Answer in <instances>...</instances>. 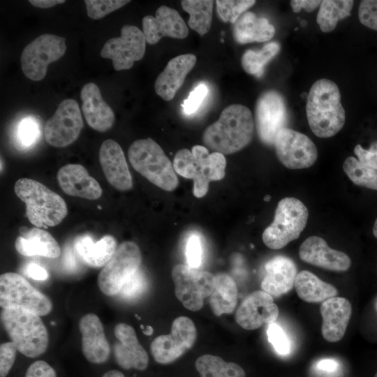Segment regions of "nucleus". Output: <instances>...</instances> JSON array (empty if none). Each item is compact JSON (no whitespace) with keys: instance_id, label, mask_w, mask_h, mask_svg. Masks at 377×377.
<instances>
[{"instance_id":"a878e982","label":"nucleus","mask_w":377,"mask_h":377,"mask_svg":"<svg viewBox=\"0 0 377 377\" xmlns=\"http://www.w3.org/2000/svg\"><path fill=\"white\" fill-rule=\"evenodd\" d=\"M195 63L196 57L193 54H180L171 59L156 79V94L166 101L173 99Z\"/></svg>"},{"instance_id":"412c9836","label":"nucleus","mask_w":377,"mask_h":377,"mask_svg":"<svg viewBox=\"0 0 377 377\" xmlns=\"http://www.w3.org/2000/svg\"><path fill=\"white\" fill-rule=\"evenodd\" d=\"M98 158L103 174L111 186L122 191L132 188V177L124 153L116 141L112 139L103 141Z\"/></svg>"},{"instance_id":"423d86ee","label":"nucleus","mask_w":377,"mask_h":377,"mask_svg":"<svg viewBox=\"0 0 377 377\" xmlns=\"http://www.w3.org/2000/svg\"><path fill=\"white\" fill-rule=\"evenodd\" d=\"M309 212L295 198H284L276 207L273 222L263 232L264 244L271 249H280L297 239L306 227Z\"/></svg>"},{"instance_id":"c85d7f7f","label":"nucleus","mask_w":377,"mask_h":377,"mask_svg":"<svg viewBox=\"0 0 377 377\" xmlns=\"http://www.w3.org/2000/svg\"><path fill=\"white\" fill-rule=\"evenodd\" d=\"M274 34L275 28L267 19L251 11L244 13L232 27L233 38L239 44L269 41Z\"/></svg>"},{"instance_id":"c9c22d12","label":"nucleus","mask_w":377,"mask_h":377,"mask_svg":"<svg viewBox=\"0 0 377 377\" xmlns=\"http://www.w3.org/2000/svg\"><path fill=\"white\" fill-rule=\"evenodd\" d=\"M279 50L280 45L277 42L266 43L260 50H246L242 56V66L248 74L261 77L265 66L276 56Z\"/></svg>"},{"instance_id":"37998d69","label":"nucleus","mask_w":377,"mask_h":377,"mask_svg":"<svg viewBox=\"0 0 377 377\" xmlns=\"http://www.w3.org/2000/svg\"><path fill=\"white\" fill-rule=\"evenodd\" d=\"M360 22L365 27L377 31V0H364L358 10Z\"/></svg>"},{"instance_id":"864d4df0","label":"nucleus","mask_w":377,"mask_h":377,"mask_svg":"<svg viewBox=\"0 0 377 377\" xmlns=\"http://www.w3.org/2000/svg\"><path fill=\"white\" fill-rule=\"evenodd\" d=\"M64 0H30L29 2L35 7L40 8H52L56 5L65 3Z\"/></svg>"},{"instance_id":"f03ea898","label":"nucleus","mask_w":377,"mask_h":377,"mask_svg":"<svg viewBox=\"0 0 377 377\" xmlns=\"http://www.w3.org/2000/svg\"><path fill=\"white\" fill-rule=\"evenodd\" d=\"M306 113L309 127L319 138H330L343 128L346 113L335 82L327 79L316 81L307 96Z\"/></svg>"},{"instance_id":"dca6fc26","label":"nucleus","mask_w":377,"mask_h":377,"mask_svg":"<svg viewBox=\"0 0 377 377\" xmlns=\"http://www.w3.org/2000/svg\"><path fill=\"white\" fill-rule=\"evenodd\" d=\"M274 146L278 159L289 169L309 168L318 157L317 148L312 140L288 127L277 133Z\"/></svg>"},{"instance_id":"f704fd0d","label":"nucleus","mask_w":377,"mask_h":377,"mask_svg":"<svg viewBox=\"0 0 377 377\" xmlns=\"http://www.w3.org/2000/svg\"><path fill=\"white\" fill-rule=\"evenodd\" d=\"M181 5L189 14L188 27L200 36L206 34L211 28L214 1L183 0Z\"/></svg>"},{"instance_id":"cd10ccee","label":"nucleus","mask_w":377,"mask_h":377,"mask_svg":"<svg viewBox=\"0 0 377 377\" xmlns=\"http://www.w3.org/2000/svg\"><path fill=\"white\" fill-rule=\"evenodd\" d=\"M16 251L24 256H39L56 258L61 254L60 246L52 235L39 228L34 227L17 237Z\"/></svg>"},{"instance_id":"f3484780","label":"nucleus","mask_w":377,"mask_h":377,"mask_svg":"<svg viewBox=\"0 0 377 377\" xmlns=\"http://www.w3.org/2000/svg\"><path fill=\"white\" fill-rule=\"evenodd\" d=\"M279 313L273 297L263 290H256L249 294L239 304L235 320L243 329L253 330L263 324L274 323Z\"/></svg>"},{"instance_id":"9b49d317","label":"nucleus","mask_w":377,"mask_h":377,"mask_svg":"<svg viewBox=\"0 0 377 377\" xmlns=\"http://www.w3.org/2000/svg\"><path fill=\"white\" fill-rule=\"evenodd\" d=\"M197 330L193 320L186 316L176 318L169 334L156 337L150 344L155 361L161 364L173 362L195 343Z\"/></svg>"},{"instance_id":"20e7f679","label":"nucleus","mask_w":377,"mask_h":377,"mask_svg":"<svg viewBox=\"0 0 377 377\" xmlns=\"http://www.w3.org/2000/svg\"><path fill=\"white\" fill-rule=\"evenodd\" d=\"M1 320L17 351L29 357L45 352L48 333L39 316L21 308L3 309Z\"/></svg>"},{"instance_id":"473e14b6","label":"nucleus","mask_w":377,"mask_h":377,"mask_svg":"<svg viewBox=\"0 0 377 377\" xmlns=\"http://www.w3.org/2000/svg\"><path fill=\"white\" fill-rule=\"evenodd\" d=\"M354 1L351 0H324L316 17L320 29L325 33L333 31L339 20L349 17Z\"/></svg>"},{"instance_id":"bb28decb","label":"nucleus","mask_w":377,"mask_h":377,"mask_svg":"<svg viewBox=\"0 0 377 377\" xmlns=\"http://www.w3.org/2000/svg\"><path fill=\"white\" fill-rule=\"evenodd\" d=\"M265 276L260 284L262 290L277 297L292 290L297 272L291 258L275 256L265 263Z\"/></svg>"},{"instance_id":"b1692460","label":"nucleus","mask_w":377,"mask_h":377,"mask_svg":"<svg viewBox=\"0 0 377 377\" xmlns=\"http://www.w3.org/2000/svg\"><path fill=\"white\" fill-rule=\"evenodd\" d=\"M320 312L323 323L322 336L328 342H337L344 336L352 314V306L346 298L333 297L322 302Z\"/></svg>"},{"instance_id":"4468645a","label":"nucleus","mask_w":377,"mask_h":377,"mask_svg":"<svg viewBox=\"0 0 377 377\" xmlns=\"http://www.w3.org/2000/svg\"><path fill=\"white\" fill-rule=\"evenodd\" d=\"M146 43L142 31L134 25L125 24L121 29L119 37L105 42L100 55L110 59L115 71L128 70L133 67L135 61L142 59Z\"/></svg>"},{"instance_id":"7ed1b4c3","label":"nucleus","mask_w":377,"mask_h":377,"mask_svg":"<svg viewBox=\"0 0 377 377\" xmlns=\"http://www.w3.org/2000/svg\"><path fill=\"white\" fill-rule=\"evenodd\" d=\"M14 191L26 205V215L29 222L37 228L57 226L68 214L64 200L38 181L19 179Z\"/></svg>"},{"instance_id":"a18cd8bd","label":"nucleus","mask_w":377,"mask_h":377,"mask_svg":"<svg viewBox=\"0 0 377 377\" xmlns=\"http://www.w3.org/2000/svg\"><path fill=\"white\" fill-rule=\"evenodd\" d=\"M186 257L187 265L193 268H199L202 259V247L201 239L196 234L188 237L186 246Z\"/></svg>"},{"instance_id":"2f4dec72","label":"nucleus","mask_w":377,"mask_h":377,"mask_svg":"<svg viewBox=\"0 0 377 377\" xmlns=\"http://www.w3.org/2000/svg\"><path fill=\"white\" fill-rule=\"evenodd\" d=\"M237 287L228 274L219 273L215 276L214 290L209 296V304L215 316L230 314L237 304Z\"/></svg>"},{"instance_id":"3c124183","label":"nucleus","mask_w":377,"mask_h":377,"mask_svg":"<svg viewBox=\"0 0 377 377\" xmlns=\"http://www.w3.org/2000/svg\"><path fill=\"white\" fill-rule=\"evenodd\" d=\"M25 274L34 280L45 281L48 278L47 270L38 264L29 263L24 269Z\"/></svg>"},{"instance_id":"a19ab883","label":"nucleus","mask_w":377,"mask_h":377,"mask_svg":"<svg viewBox=\"0 0 377 377\" xmlns=\"http://www.w3.org/2000/svg\"><path fill=\"white\" fill-rule=\"evenodd\" d=\"M146 286L145 276L139 269L123 283L119 294L124 299H135L144 292Z\"/></svg>"},{"instance_id":"13d9d810","label":"nucleus","mask_w":377,"mask_h":377,"mask_svg":"<svg viewBox=\"0 0 377 377\" xmlns=\"http://www.w3.org/2000/svg\"><path fill=\"white\" fill-rule=\"evenodd\" d=\"M373 234L374 237L377 239V218L374 222V227H373Z\"/></svg>"},{"instance_id":"de8ad7c7","label":"nucleus","mask_w":377,"mask_h":377,"mask_svg":"<svg viewBox=\"0 0 377 377\" xmlns=\"http://www.w3.org/2000/svg\"><path fill=\"white\" fill-rule=\"evenodd\" d=\"M354 153L362 164L377 170V141L373 142L368 149L359 144L357 145L354 148Z\"/></svg>"},{"instance_id":"5fc2aeb1","label":"nucleus","mask_w":377,"mask_h":377,"mask_svg":"<svg viewBox=\"0 0 377 377\" xmlns=\"http://www.w3.org/2000/svg\"><path fill=\"white\" fill-rule=\"evenodd\" d=\"M64 265L68 270H74L76 267V260L73 251L70 249H66L64 258Z\"/></svg>"},{"instance_id":"bf43d9fd","label":"nucleus","mask_w":377,"mask_h":377,"mask_svg":"<svg viewBox=\"0 0 377 377\" xmlns=\"http://www.w3.org/2000/svg\"><path fill=\"white\" fill-rule=\"evenodd\" d=\"M374 377H377V372L376 373Z\"/></svg>"},{"instance_id":"39448f33","label":"nucleus","mask_w":377,"mask_h":377,"mask_svg":"<svg viewBox=\"0 0 377 377\" xmlns=\"http://www.w3.org/2000/svg\"><path fill=\"white\" fill-rule=\"evenodd\" d=\"M128 158L134 170L156 186L166 191L177 187L173 164L151 138L134 141L128 148Z\"/></svg>"},{"instance_id":"603ef678","label":"nucleus","mask_w":377,"mask_h":377,"mask_svg":"<svg viewBox=\"0 0 377 377\" xmlns=\"http://www.w3.org/2000/svg\"><path fill=\"white\" fill-rule=\"evenodd\" d=\"M321 1L318 0H292L290 5L294 13H299L302 9L311 13L320 6Z\"/></svg>"},{"instance_id":"7c9ffc66","label":"nucleus","mask_w":377,"mask_h":377,"mask_svg":"<svg viewBox=\"0 0 377 377\" xmlns=\"http://www.w3.org/2000/svg\"><path fill=\"white\" fill-rule=\"evenodd\" d=\"M294 286L298 297L309 303L323 302L338 294L334 286L307 270L297 273Z\"/></svg>"},{"instance_id":"4c0bfd02","label":"nucleus","mask_w":377,"mask_h":377,"mask_svg":"<svg viewBox=\"0 0 377 377\" xmlns=\"http://www.w3.org/2000/svg\"><path fill=\"white\" fill-rule=\"evenodd\" d=\"M256 2L254 0H216V12L223 22L234 24Z\"/></svg>"},{"instance_id":"0eeeda50","label":"nucleus","mask_w":377,"mask_h":377,"mask_svg":"<svg viewBox=\"0 0 377 377\" xmlns=\"http://www.w3.org/2000/svg\"><path fill=\"white\" fill-rule=\"evenodd\" d=\"M0 306L3 309L21 308L39 316L48 314L52 309V302L44 294L15 272L0 276Z\"/></svg>"},{"instance_id":"1a4fd4ad","label":"nucleus","mask_w":377,"mask_h":377,"mask_svg":"<svg viewBox=\"0 0 377 377\" xmlns=\"http://www.w3.org/2000/svg\"><path fill=\"white\" fill-rule=\"evenodd\" d=\"M142 262L140 248L133 242H122L98 276V286L106 295L119 294L123 283L138 270Z\"/></svg>"},{"instance_id":"aec40b11","label":"nucleus","mask_w":377,"mask_h":377,"mask_svg":"<svg viewBox=\"0 0 377 377\" xmlns=\"http://www.w3.org/2000/svg\"><path fill=\"white\" fill-rule=\"evenodd\" d=\"M299 256L306 263L330 271L345 272L351 265L347 254L331 249L324 239L318 236L309 237L301 244Z\"/></svg>"},{"instance_id":"ddd939ff","label":"nucleus","mask_w":377,"mask_h":377,"mask_svg":"<svg viewBox=\"0 0 377 377\" xmlns=\"http://www.w3.org/2000/svg\"><path fill=\"white\" fill-rule=\"evenodd\" d=\"M83 121L79 105L72 98L63 100L44 126L46 142L54 147H65L79 137Z\"/></svg>"},{"instance_id":"6e6d98bb","label":"nucleus","mask_w":377,"mask_h":377,"mask_svg":"<svg viewBox=\"0 0 377 377\" xmlns=\"http://www.w3.org/2000/svg\"><path fill=\"white\" fill-rule=\"evenodd\" d=\"M102 377H125L124 375L118 370H110L105 372Z\"/></svg>"},{"instance_id":"c03bdc74","label":"nucleus","mask_w":377,"mask_h":377,"mask_svg":"<svg viewBox=\"0 0 377 377\" xmlns=\"http://www.w3.org/2000/svg\"><path fill=\"white\" fill-rule=\"evenodd\" d=\"M39 135V128L37 122L31 119H23L18 127L17 137L20 142L24 147L34 144Z\"/></svg>"},{"instance_id":"6e6552de","label":"nucleus","mask_w":377,"mask_h":377,"mask_svg":"<svg viewBox=\"0 0 377 377\" xmlns=\"http://www.w3.org/2000/svg\"><path fill=\"white\" fill-rule=\"evenodd\" d=\"M177 298L184 306L192 311H199L204 300L211 295L215 284V276L199 268L184 264L175 265L171 272Z\"/></svg>"},{"instance_id":"49530a36","label":"nucleus","mask_w":377,"mask_h":377,"mask_svg":"<svg viewBox=\"0 0 377 377\" xmlns=\"http://www.w3.org/2000/svg\"><path fill=\"white\" fill-rule=\"evenodd\" d=\"M17 349L12 341L0 346V376L6 377L12 368Z\"/></svg>"},{"instance_id":"2eb2a0df","label":"nucleus","mask_w":377,"mask_h":377,"mask_svg":"<svg viewBox=\"0 0 377 377\" xmlns=\"http://www.w3.org/2000/svg\"><path fill=\"white\" fill-rule=\"evenodd\" d=\"M226 160L219 152L209 153L202 145L192 147L188 158L186 178L193 180V193L196 198L205 196L212 181L222 179L226 175Z\"/></svg>"},{"instance_id":"72a5a7b5","label":"nucleus","mask_w":377,"mask_h":377,"mask_svg":"<svg viewBox=\"0 0 377 377\" xmlns=\"http://www.w3.org/2000/svg\"><path fill=\"white\" fill-rule=\"evenodd\" d=\"M195 366L200 377H246L239 365L226 362L216 355H201L196 360Z\"/></svg>"},{"instance_id":"f257e3e1","label":"nucleus","mask_w":377,"mask_h":377,"mask_svg":"<svg viewBox=\"0 0 377 377\" xmlns=\"http://www.w3.org/2000/svg\"><path fill=\"white\" fill-rule=\"evenodd\" d=\"M254 126L253 114L247 107L231 104L223 110L217 121L206 128L202 142L216 152L234 154L250 143Z\"/></svg>"},{"instance_id":"c756f323","label":"nucleus","mask_w":377,"mask_h":377,"mask_svg":"<svg viewBox=\"0 0 377 377\" xmlns=\"http://www.w3.org/2000/svg\"><path fill=\"white\" fill-rule=\"evenodd\" d=\"M74 247L82 260L89 267L105 266L117 250L116 239L106 235L94 242L89 235H82L75 240Z\"/></svg>"},{"instance_id":"f8f14e48","label":"nucleus","mask_w":377,"mask_h":377,"mask_svg":"<svg viewBox=\"0 0 377 377\" xmlns=\"http://www.w3.org/2000/svg\"><path fill=\"white\" fill-rule=\"evenodd\" d=\"M288 114L283 96L275 90L262 93L255 107V124L263 143L274 145L277 133L286 128Z\"/></svg>"},{"instance_id":"e433bc0d","label":"nucleus","mask_w":377,"mask_h":377,"mask_svg":"<svg viewBox=\"0 0 377 377\" xmlns=\"http://www.w3.org/2000/svg\"><path fill=\"white\" fill-rule=\"evenodd\" d=\"M343 168L355 184L377 191V170L364 165L353 156L344 161Z\"/></svg>"},{"instance_id":"58836bf2","label":"nucleus","mask_w":377,"mask_h":377,"mask_svg":"<svg viewBox=\"0 0 377 377\" xmlns=\"http://www.w3.org/2000/svg\"><path fill=\"white\" fill-rule=\"evenodd\" d=\"M130 1L126 0H85L87 14L93 20H99L123 7Z\"/></svg>"},{"instance_id":"6ab92c4d","label":"nucleus","mask_w":377,"mask_h":377,"mask_svg":"<svg viewBox=\"0 0 377 377\" xmlns=\"http://www.w3.org/2000/svg\"><path fill=\"white\" fill-rule=\"evenodd\" d=\"M114 334L118 341L114 345V356L117 364L124 369L143 371L149 364L147 351L139 343L135 330L120 323L115 325Z\"/></svg>"},{"instance_id":"09e8293b","label":"nucleus","mask_w":377,"mask_h":377,"mask_svg":"<svg viewBox=\"0 0 377 377\" xmlns=\"http://www.w3.org/2000/svg\"><path fill=\"white\" fill-rule=\"evenodd\" d=\"M24 377H57L54 369L46 362L38 360L27 369Z\"/></svg>"},{"instance_id":"a211bd4d","label":"nucleus","mask_w":377,"mask_h":377,"mask_svg":"<svg viewBox=\"0 0 377 377\" xmlns=\"http://www.w3.org/2000/svg\"><path fill=\"white\" fill-rule=\"evenodd\" d=\"M142 22L146 42L150 45L157 43L163 37L184 39L188 34V27L180 14L166 6L158 8L155 17L145 16Z\"/></svg>"},{"instance_id":"9d476101","label":"nucleus","mask_w":377,"mask_h":377,"mask_svg":"<svg viewBox=\"0 0 377 377\" xmlns=\"http://www.w3.org/2000/svg\"><path fill=\"white\" fill-rule=\"evenodd\" d=\"M66 50V38L54 34H42L23 50L21 68L24 75L33 81L43 80L47 66L62 57Z\"/></svg>"},{"instance_id":"5701e85b","label":"nucleus","mask_w":377,"mask_h":377,"mask_svg":"<svg viewBox=\"0 0 377 377\" xmlns=\"http://www.w3.org/2000/svg\"><path fill=\"white\" fill-rule=\"evenodd\" d=\"M82 111L88 125L98 132L110 129L114 122V113L104 101L97 84L88 82L80 91Z\"/></svg>"},{"instance_id":"79ce46f5","label":"nucleus","mask_w":377,"mask_h":377,"mask_svg":"<svg viewBox=\"0 0 377 377\" xmlns=\"http://www.w3.org/2000/svg\"><path fill=\"white\" fill-rule=\"evenodd\" d=\"M207 93L208 88L204 83H200L196 86L182 103L184 112L187 115L195 112L202 105Z\"/></svg>"},{"instance_id":"8fccbe9b","label":"nucleus","mask_w":377,"mask_h":377,"mask_svg":"<svg viewBox=\"0 0 377 377\" xmlns=\"http://www.w3.org/2000/svg\"><path fill=\"white\" fill-rule=\"evenodd\" d=\"M340 364L332 358H323L318 362L314 365V369L319 372L325 374H334L339 371Z\"/></svg>"},{"instance_id":"4d7b16f0","label":"nucleus","mask_w":377,"mask_h":377,"mask_svg":"<svg viewBox=\"0 0 377 377\" xmlns=\"http://www.w3.org/2000/svg\"><path fill=\"white\" fill-rule=\"evenodd\" d=\"M140 327L142 330L143 333L145 335H151V334L153 333V328L151 326L149 325L144 326L141 325Z\"/></svg>"},{"instance_id":"ea45409f","label":"nucleus","mask_w":377,"mask_h":377,"mask_svg":"<svg viewBox=\"0 0 377 377\" xmlns=\"http://www.w3.org/2000/svg\"><path fill=\"white\" fill-rule=\"evenodd\" d=\"M267 339L276 352L281 355H288L290 351V343L281 327L275 322L268 325Z\"/></svg>"},{"instance_id":"4be33fe9","label":"nucleus","mask_w":377,"mask_h":377,"mask_svg":"<svg viewBox=\"0 0 377 377\" xmlns=\"http://www.w3.org/2000/svg\"><path fill=\"white\" fill-rule=\"evenodd\" d=\"M79 329L85 358L94 364L105 362L110 355V348L98 316L93 313L84 315L80 320Z\"/></svg>"},{"instance_id":"393cba45","label":"nucleus","mask_w":377,"mask_h":377,"mask_svg":"<svg viewBox=\"0 0 377 377\" xmlns=\"http://www.w3.org/2000/svg\"><path fill=\"white\" fill-rule=\"evenodd\" d=\"M57 181L68 195L88 200H97L103 193L98 182L80 164H67L57 172Z\"/></svg>"}]
</instances>
